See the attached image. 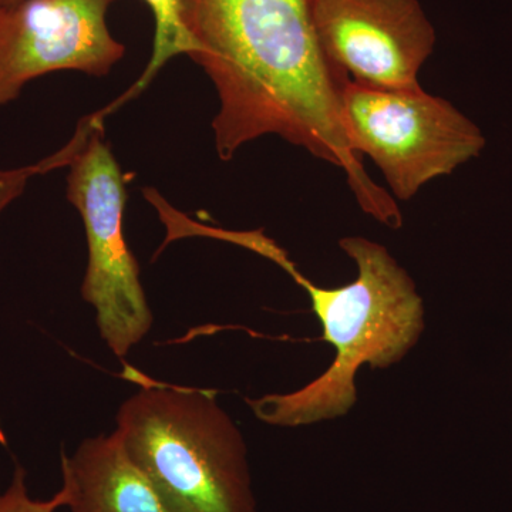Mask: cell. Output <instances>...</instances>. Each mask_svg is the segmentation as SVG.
Segmentation results:
<instances>
[{
	"label": "cell",
	"instance_id": "5",
	"mask_svg": "<svg viewBox=\"0 0 512 512\" xmlns=\"http://www.w3.org/2000/svg\"><path fill=\"white\" fill-rule=\"evenodd\" d=\"M342 116L353 150L372 158L402 201L434 178L453 173L485 146L473 121L423 89H375L350 80Z\"/></svg>",
	"mask_w": 512,
	"mask_h": 512
},
{
	"label": "cell",
	"instance_id": "12",
	"mask_svg": "<svg viewBox=\"0 0 512 512\" xmlns=\"http://www.w3.org/2000/svg\"><path fill=\"white\" fill-rule=\"evenodd\" d=\"M22 0H0V9L10 8V6L18 5Z\"/></svg>",
	"mask_w": 512,
	"mask_h": 512
},
{
	"label": "cell",
	"instance_id": "11",
	"mask_svg": "<svg viewBox=\"0 0 512 512\" xmlns=\"http://www.w3.org/2000/svg\"><path fill=\"white\" fill-rule=\"evenodd\" d=\"M59 508H64V498L60 491L50 500L30 497L26 471L22 467H16L12 481L0 493V512H56Z\"/></svg>",
	"mask_w": 512,
	"mask_h": 512
},
{
	"label": "cell",
	"instance_id": "1",
	"mask_svg": "<svg viewBox=\"0 0 512 512\" xmlns=\"http://www.w3.org/2000/svg\"><path fill=\"white\" fill-rule=\"evenodd\" d=\"M188 57L220 99L212 121L222 161L274 134L345 171L363 211L392 229L402 212L353 150L342 116L349 76L330 62L313 23L312 0H181Z\"/></svg>",
	"mask_w": 512,
	"mask_h": 512
},
{
	"label": "cell",
	"instance_id": "7",
	"mask_svg": "<svg viewBox=\"0 0 512 512\" xmlns=\"http://www.w3.org/2000/svg\"><path fill=\"white\" fill-rule=\"evenodd\" d=\"M313 23L330 62L362 86L421 89L419 72L436 30L419 0H312Z\"/></svg>",
	"mask_w": 512,
	"mask_h": 512
},
{
	"label": "cell",
	"instance_id": "3",
	"mask_svg": "<svg viewBox=\"0 0 512 512\" xmlns=\"http://www.w3.org/2000/svg\"><path fill=\"white\" fill-rule=\"evenodd\" d=\"M121 404L116 434L127 457L175 512H258L248 448L212 390L158 383Z\"/></svg>",
	"mask_w": 512,
	"mask_h": 512
},
{
	"label": "cell",
	"instance_id": "4",
	"mask_svg": "<svg viewBox=\"0 0 512 512\" xmlns=\"http://www.w3.org/2000/svg\"><path fill=\"white\" fill-rule=\"evenodd\" d=\"M100 113L86 144L69 165L66 195L86 231L89 258L83 299L96 311L104 343L124 359L150 333L154 318L137 259L124 237L126 178L104 140L106 114Z\"/></svg>",
	"mask_w": 512,
	"mask_h": 512
},
{
	"label": "cell",
	"instance_id": "10",
	"mask_svg": "<svg viewBox=\"0 0 512 512\" xmlns=\"http://www.w3.org/2000/svg\"><path fill=\"white\" fill-rule=\"evenodd\" d=\"M84 143H86V136L76 131L69 144L60 148L52 156L43 158L39 163L26 165V167L0 168V215L25 192L33 177L50 173L57 168L69 167L76 154L82 150Z\"/></svg>",
	"mask_w": 512,
	"mask_h": 512
},
{
	"label": "cell",
	"instance_id": "9",
	"mask_svg": "<svg viewBox=\"0 0 512 512\" xmlns=\"http://www.w3.org/2000/svg\"><path fill=\"white\" fill-rule=\"evenodd\" d=\"M144 2L147 3L156 20L153 55L137 83L119 100L110 104L111 111L120 107L124 101L133 99L138 93L143 92L168 60L178 55L188 56L191 52V43L181 22V0H144Z\"/></svg>",
	"mask_w": 512,
	"mask_h": 512
},
{
	"label": "cell",
	"instance_id": "2",
	"mask_svg": "<svg viewBox=\"0 0 512 512\" xmlns=\"http://www.w3.org/2000/svg\"><path fill=\"white\" fill-rule=\"evenodd\" d=\"M339 245L355 261V281L320 288L301 272L293 278L308 293L322 339L335 349V359L301 389L248 399L249 409L262 423L302 427L345 416L357 402L360 367L396 365L423 333V299L412 276L390 252L362 237L342 238Z\"/></svg>",
	"mask_w": 512,
	"mask_h": 512
},
{
	"label": "cell",
	"instance_id": "6",
	"mask_svg": "<svg viewBox=\"0 0 512 512\" xmlns=\"http://www.w3.org/2000/svg\"><path fill=\"white\" fill-rule=\"evenodd\" d=\"M113 2L22 0L0 9V107L49 73L107 76L126 55L107 26Z\"/></svg>",
	"mask_w": 512,
	"mask_h": 512
},
{
	"label": "cell",
	"instance_id": "8",
	"mask_svg": "<svg viewBox=\"0 0 512 512\" xmlns=\"http://www.w3.org/2000/svg\"><path fill=\"white\" fill-rule=\"evenodd\" d=\"M59 491L70 512H175L127 457L116 431L63 454Z\"/></svg>",
	"mask_w": 512,
	"mask_h": 512
}]
</instances>
